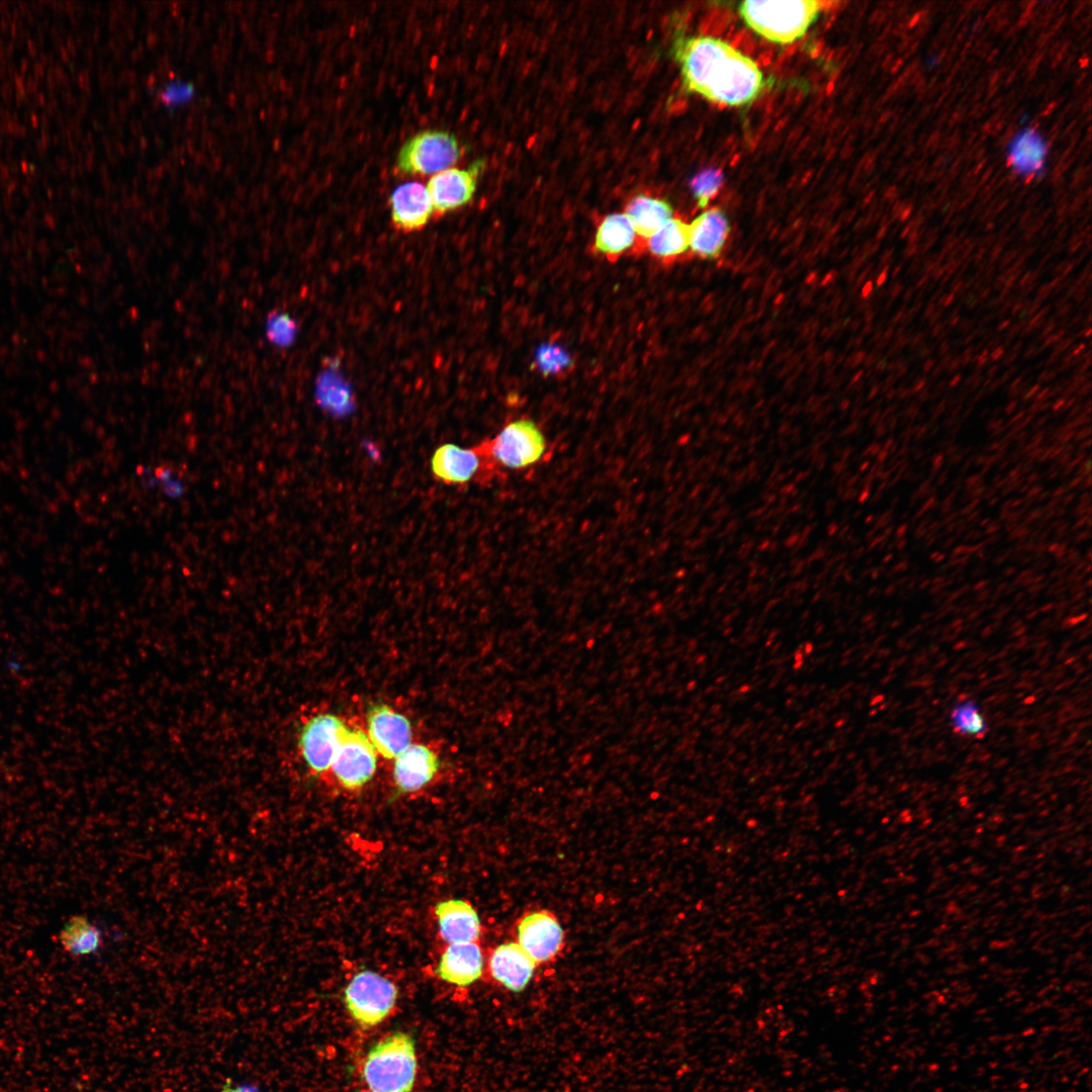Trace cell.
<instances>
[{"label": "cell", "instance_id": "obj_1", "mask_svg": "<svg viewBox=\"0 0 1092 1092\" xmlns=\"http://www.w3.org/2000/svg\"><path fill=\"white\" fill-rule=\"evenodd\" d=\"M677 57L688 90L711 102L739 106L751 102L761 90L762 73L755 62L722 39L690 37Z\"/></svg>", "mask_w": 1092, "mask_h": 1092}, {"label": "cell", "instance_id": "obj_2", "mask_svg": "<svg viewBox=\"0 0 1092 1092\" xmlns=\"http://www.w3.org/2000/svg\"><path fill=\"white\" fill-rule=\"evenodd\" d=\"M824 6L816 0L744 1L739 12L763 38L788 44L802 37Z\"/></svg>", "mask_w": 1092, "mask_h": 1092}, {"label": "cell", "instance_id": "obj_3", "mask_svg": "<svg viewBox=\"0 0 1092 1092\" xmlns=\"http://www.w3.org/2000/svg\"><path fill=\"white\" fill-rule=\"evenodd\" d=\"M362 1071L371 1092H410L417 1072L413 1038L400 1031L385 1036L369 1051Z\"/></svg>", "mask_w": 1092, "mask_h": 1092}, {"label": "cell", "instance_id": "obj_4", "mask_svg": "<svg viewBox=\"0 0 1092 1092\" xmlns=\"http://www.w3.org/2000/svg\"><path fill=\"white\" fill-rule=\"evenodd\" d=\"M461 155L459 141L452 132L425 129L402 144L396 156V170L407 176L432 175L451 168Z\"/></svg>", "mask_w": 1092, "mask_h": 1092}, {"label": "cell", "instance_id": "obj_5", "mask_svg": "<svg viewBox=\"0 0 1092 1092\" xmlns=\"http://www.w3.org/2000/svg\"><path fill=\"white\" fill-rule=\"evenodd\" d=\"M397 987L387 977L370 970L356 973L344 990L345 1006L363 1028L373 1027L390 1015L397 1000Z\"/></svg>", "mask_w": 1092, "mask_h": 1092}, {"label": "cell", "instance_id": "obj_6", "mask_svg": "<svg viewBox=\"0 0 1092 1092\" xmlns=\"http://www.w3.org/2000/svg\"><path fill=\"white\" fill-rule=\"evenodd\" d=\"M478 448L483 456L503 468L518 470L538 463L546 452L547 443L532 420L518 419Z\"/></svg>", "mask_w": 1092, "mask_h": 1092}, {"label": "cell", "instance_id": "obj_7", "mask_svg": "<svg viewBox=\"0 0 1092 1092\" xmlns=\"http://www.w3.org/2000/svg\"><path fill=\"white\" fill-rule=\"evenodd\" d=\"M376 753L366 733L346 726L330 768L339 786L356 792L369 783L376 770Z\"/></svg>", "mask_w": 1092, "mask_h": 1092}, {"label": "cell", "instance_id": "obj_8", "mask_svg": "<svg viewBox=\"0 0 1092 1092\" xmlns=\"http://www.w3.org/2000/svg\"><path fill=\"white\" fill-rule=\"evenodd\" d=\"M346 725L336 715L310 717L300 728L298 749L307 768L316 775L331 768Z\"/></svg>", "mask_w": 1092, "mask_h": 1092}, {"label": "cell", "instance_id": "obj_9", "mask_svg": "<svg viewBox=\"0 0 1092 1092\" xmlns=\"http://www.w3.org/2000/svg\"><path fill=\"white\" fill-rule=\"evenodd\" d=\"M516 942L538 966L553 961L564 945V932L547 910H535L521 916L515 926Z\"/></svg>", "mask_w": 1092, "mask_h": 1092}, {"label": "cell", "instance_id": "obj_10", "mask_svg": "<svg viewBox=\"0 0 1092 1092\" xmlns=\"http://www.w3.org/2000/svg\"><path fill=\"white\" fill-rule=\"evenodd\" d=\"M483 167L484 161L477 160L466 169L448 168L434 174L426 186L433 216L440 217L469 203Z\"/></svg>", "mask_w": 1092, "mask_h": 1092}, {"label": "cell", "instance_id": "obj_11", "mask_svg": "<svg viewBox=\"0 0 1092 1092\" xmlns=\"http://www.w3.org/2000/svg\"><path fill=\"white\" fill-rule=\"evenodd\" d=\"M367 736L376 752L394 759L412 744V725L401 713L383 704L373 706L367 715Z\"/></svg>", "mask_w": 1092, "mask_h": 1092}, {"label": "cell", "instance_id": "obj_12", "mask_svg": "<svg viewBox=\"0 0 1092 1092\" xmlns=\"http://www.w3.org/2000/svg\"><path fill=\"white\" fill-rule=\"evenodd\" d=\"M537 965L516 941L500 943L485 954L484 971L496 985L520 992L531 981Z\"/></svg>", "mask_w": 1092, "mask_h": 1092}, {"label": "cell", "instance_id": "obj_13", "mask_svg": "<svg viewBox=\"0 0 1092 1092\" xmlns=\"http://www.w3.org/2000/svg\"><path fill=\"white\" fill-rule=\"evenodd\" d=\"M433 917L437 936L442 944L476 942L481 923L473 905L463 899H447L436 903Z\"/></svg>", "mask_w": 1092, "mask_h": 1092}, {"label": "cell", "instance_id": "obj_14", "mask_svg": "<svg viewBox=\"0 0 1092 1092\" xmlns=\"http://www.w3.org/2000/svg\"><path fill=\"white\" fill-rule=\"evenodd\" d=\"M484 959L478 941L442 944L435 973L451 985L469 986L483 975Z\"/></svg>", "mask_w": 1092, "mask_h": 1092}, {"label": "cell", "instance_id": "obj_15", "mask_svg": "<svg viewBox=\"0 0 1092 1092\" xmlns=\"http://www.w3.org/2000/svg\"><path fill=\"white\" fill-rule=\"evenodd\" d=\"M388 204L393 226L402 233L423 230L433 216V206L426 186L405 182L395 187Z\"/></svg>", "mask_w": 1092, "mask_h": 1092}, {"label": "cell", "instance_id": "obj_16", "mask_svg": "<svg viewBox=\"0 0 1092 1092\" xmlns=\"http://www.w3.org/2000/svg\"><path fill=\"white\" fill-rule=\"evenodd\" d=\"M439 767L437 754L427 745L412 743L394 758L392 779L397 792L416 793L427 787Z\"/></svg>", "mask_w": 1092, "mask_h": 1092}, {"label": "cell", "instance_id": "obj_17", "mask_svg": "<svg viewBox=\"0 0 1092 1092\" xmlns=\"http://www.w3.org/2000/svg\"><path fill=\"white\" fill-rule=\"evenodd\" d=\"M482 460L483 455L478 447L462 448L446 443L434 451L431 471L436 479L448 485L466 484L477 476Z\"/></svg>", "mask_w": 1092, "mask_h": 1092}, {"label": "cell", "instance_id": "obj_18", "mask_svg": "<svg viewBox=\"0 0 1092 1092\" xmlns=\"http://www.w3.org/2000/svg\"><path fill=\"white\" fill-rule=\"evenodd\" d=\"M1046 144L1041 134L1031 127L1019 130L1009 142L1007 159L1011 168L1023 177L1042 173L1046 158Z\"/></svg>", "mask_w": 1092, "mask_h": 1092}, {"label": "cell", "instance_id": "obj_19", "mask_svg": "<svg viewBox=\"0 0 1092 1092\" xmlns=\"http://www.w3.org/2000/svg\"><path fill=\"white\" fill-rule=\"evenodd\" d=\"M728 233V221L722 210L708 209L689 224V248L702 257H714L722 250Z\"/></svg>", "mask_w": 1092, "mask_h": 1092}, {"label": "cell", "instance_id": "obj_20", "mask_svg": "<svg viewBox=\"0 0 1092 1092\" xmlns=\"http://www.w3.org/2000/svg\"><path fill=\"white\" fill-rule=\"evenodd\" d=\"M672 207L667 201L638 194L626 206L625 214L632 222L636 234L649 238L672 218Z\"/></svg>", "mask_w": 1092, "mask_h": 1092}, {"label": "cell", "instance_id": "obj_21", "mask_svg": "<svg viewBox=\"0 0 1092 1092\" xmlns=\"http://www.w3.org/2000/svg\"><path fill=\"white\" fill-rule=\"evenodd\" d=\"M635 236L633 224L625 213H612L599 224L595 247L600 253L617 256L631 248Z\"/></svg>", "mask_w": 1092, "mask_h": 1092}, {"label": "cell", "instance_id": "obj_22", "mask_svg": "<svg viewBox=\"0 0 1092 1092\" xmlns=\"http://www.w3.org/2000/svg\"><path fill=\"white\" fill-rule=\"evenodd\" d=\"M59 939L64 949L76 957L93 954L102 945L101 931L83 915L72 916L61 929Z\"/></svg>", "mask_w": 1092, "mask_h": 1092}, {"label": "cell", "instance_id": "obj_23", "mask_svg": "<svg viewBox=\"0 0 1092 1092\" xmlns=\"http://www.w3.org/2000/svg\"><path fill=\"white\" fill-rule=\"evenodd\" d=\"M648 239V249L657 258H674L689 248V224L670 218Z\"/></svg>", "mask_w": 1092, "mask_h": 1092}, {"label": "cell", "instance_id": "obj_24", "mask_svg": "<svg viewBox=\"0 0 1092 1092\" xmlns=\"http://www.w3.org/2000/svg\"><path fill=\"white\" fill-rule=\"evenodd\" d=\"M950 722L958 734L979 738L987 731V724L979 706L973 700H964L951 710Z\"/></svg>", "mask_w": 1092, "mask_h": 1092}, {"label": "cell", "instance_id": "obj_25", "mask_svg": "<svg viewBox=\"0 0 1092 1092\" xmlns=\"http://www.w3.org/2000/svg\"><path fill=\"white\" fill-rule=\"evenodd\" d=\"M296 326L286 313L274 311L265 322V334L270 343L277 347H286L294 339Z\"/></svg>", "mask_w": 1092, "mask_h": 1092}, {"label": "cell", "instance_id": "obj_26", "mask_svg": "<svg viewBox=\"0 0 1092 1092\" xmlns=\"http://www.w3.org/2000/svg\"><path fill=\"white\" fill-rule=\"evenodd\" d=\"M535 364L543 374H553L567 368L570 358L559 346L544 345L536 353Z\"/></svg>", "mask_w": 1092, "mask_h": 1092}, {"label": "cell", "instance_id": "obj_27", "mask_svg": "<svg viewBox=\"0 0 1092 1092\" xmlns=\"http://www.w3.org/2000/svg\"><path fill=\"white\" fill-rule=\"evenodd\" d=\"M721 183V172L715 169L702 171L694 177L691 187L700 206L705 207L707 205L719 190Z\"/></svg>", "mask_w": 1092, "mask_h": 1092}, {"label": "cell", "instance_id": "obj_28", "mask_svg": "<svg viewBox=\"0 0 1092 1092\" xmlns=\"http://www.w3.org/2000/svg\"><path fill=\"white\" fill-rule=\"evenodd\" d=\"M192 96V88L179 82L170 83L162 92L163 101L169 106H178Z\"/></svg>", "mask_w": 1092, "mask_h": 1092}, {"label": "cell", "instance_id": "obj_29", "mask_svg": "<svg viewBox=\"0 0 1092 1092\" xmlns=\"http://www.w3.org/2000/svg\"><path fill=\"white\" fill-rule=\"evenodd\" d=\"M219 1092H261V1089L257 1085L253 1084H239L234 1086L231 1080H228Z\"/></svg>", "mask_w": 1092, "mask_h": 1092}]
</instances>
